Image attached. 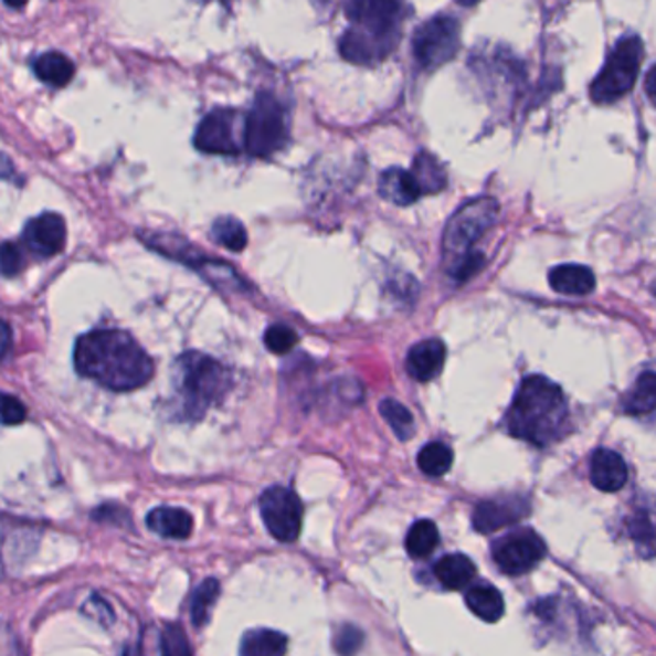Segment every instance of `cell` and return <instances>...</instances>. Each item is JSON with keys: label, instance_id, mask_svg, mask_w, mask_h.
I'll use <instances>...</instances> for the list:
<instances>
[{"label": "cell", "instance_id": "6da1fadb", "mask_svg": "<svg viewBox=\"0 0 656 656\" xmlns=\"http://www.w3.org/2000/svg\"><path fill=\"white\" fill-rule=\"evenodd\" d=\"M75 370L113 391H134L149 383L155 364L134 337L121 329H97L77 339Z\"/></svg>", "mask_w": 656, "mask_h": 656}, {"label": "cell", "instance_id": "7a4b0ae2", "mask_svg": "<svg viewBox=\"0 0 656 656\" xmlns=\"http://www.w3.org/2000/svg\"><path fill=\"white\" fill-rule=\"evenodd\" d=\"M349 30L339 39V53L357 66H375L395 51L403 35L401 0H345Z\"/></svg>", "mask_w": 656, "mask_h": 656}, {"label": "cell", "instance_id": "3957f363", "mask_svg": "<svg viewBox=\"0 0 656 656\" xmlns=\"http://www.w3.org/2000/svg\"><path fill=\"white\" fill-rule=\"evenodd\" d=\"M507 430L533 447H549L562 440L570 425L564 391L544 375H528L516 391L507 412Z\"/></svg>", "mask_w": 656, "mask_h": 656}, {"label": "cell", "instance_id": "277c9868", "mask_svg": "<svg viewBox=\"0 0 656 656\" xmlns=\"http://www.w3.org/2000/svg\"><path fill=\"white\" fill-rule=\"evenodd\" d=\"M230 388L232 375L225 366L209 355L186 352L173 366V412L183 422H199Z\"/></svg>", "mask_w": 656, "mask_h": 656}, {"label": "cell", "instance_id": "5b68a950", "mask_svg": "<svg viewBox=\"0 0 656 656\" xmlns=\"http://www.w3.org/2000/svg\"><path fill=\"white\" fill-rule=\"evenodd\" d=\"M643 41L637 35H624L614 45L603 70L591 83V100L595 105H612L634 89L642 70Z\"/></svg>", "mask_w": 656, "mask_h": 656}, {"label": "cell", "instance_id": "8992f818", "mask_svg": "<svg viewBox=\"0 0 656 656\" xmlns=\"http://www.w3.org/2000/svg\"><path fill=\"white\" fill-rule=\"evenodd\" d=\"M289 141V113L277 97L261 93L245 116L243 149L254 158H268Z\"/></svg>", "mask_w": 656, "mask_h": 656}, {"label": "cell", "instance_id": "52a82bcc", "mask_svg": "<svg viewBox=\"0 0 656 656\" xmlns=\"http://www.w3.org/2000/svg\"><path fill=\"white\" fill-rule=\"evenodd\" d=\"M497 216L499 202L491 197H477L456 210L443 233V254L448 266L461 261L466 254L474 253L472 246L484 237L487 230H491Z\"/></svg>", "mask_w": 656, "mask_h": 656}, {"label": "cell", "instance_id": "ba28073f", "mask_svg": "<svg viewBox=\"0 0 656 656\" xmlns=\"http://www.w3.org/2000/svg\"><path fill=\"white\" fill-rule=\"evenodd\" d=\"M461 46V23L453 15H433L422 23L412 39V53L417 64L432 72L455 59Z\"/></svg>", "mask_w": 656, "mask_h": 656}, {"label": "cell", "instance_id": "9c48e42d", "mask_svg": "<svg viewBox=\"0 0 656 656\" xmlns=\"http://www.w3.org/2000/svg\"><path fill=\"white\" fill-rule=\"evenodd\" d=\"M262 520L266 530L282 543H293L303 530V502L297 493L289 487H269L262 493L261 500Z\"/></svg>", "mask_w": 656, "mask_h": 656}, {"label": "cell", "instance_id": "30bf717a", "mask_svg": "<svg viewBox=\"0 0 656 656\" xmlns=\"http://www.w3.org/2000/svg\"><path fill=\"white\" fill-rule=\"evenodd\" d=\"M543 539L536 531H512L493 543V559L500 572L508 575L528 574L544 559Z\"/></svg>", "mask_w": 656, "mask_h": 656}, {"label": "cell", "instance_id": "8fae6325", "mask_svg": "<svg viewBox=\"0 0 656 656\" xmlns=\"http://www.w3.org/2000/svg\"><path fill=\"white\" fill-rule=\"evenodd\" d=\"M241 116L233 110H214L202 118L194 134V147L207 155H239L243 145L239 142L237 121Z\"/></svg>", "mask_w": 656, "mask_h": 656}, {"label": "cell", "instance_id": "7c38bea8", "mask_svg": "<svg viewBox=\"0 0 656 656\" xmlns=\"http://www.w3.org/2000/svg\"><path fill=\"white\" fill-rule=\"evenodd\" d=\"M23 243L41 258L62 253L66 246V222L60 214L45 212L33 218L23 230Z\"/></svg>", "mask_w": 656, "mask_h": 656}, {"label": "cell", "instance_id": "4fadbf2b", "mask_svg": "<svg viewBox=\"0 0 656 656\" xmlns=\"http://www.w3.org/2000/svg\"><path fill=\"white\" fill-rule=\"evenodd\" d=\"M528 512L530 507L520 497L482 500L474 510V528L479 533H493L505 526L522 520Z\"/></svg>", "mask_w": 656, "mask_h": 656}, {"label": "cell", "instance_id": "5bb4252c", "mask_svg": "<svg viewBox=\"0 0 656 656\" xmlns=\"http://www.w3.org/2000/svg\"><path fill=\"white\" fill-rule=\"evenodd\" d=\"M590 477L599 491H620L627 482L626 461L611 448H596L591 458Z\"/></svg>", "mask_w": 656, "mask_h": 656}, {"label": "cell", "instance_id": "9a60e30c", "mask_svg": "<svg viewBox=\"0 0 656 656\" xmlns=\"http://www.w3.org/2000/svg\"><path fill=\"white\" fill-rule=\"evenodd\" d=\"M447 349L440 339H425L414 345L406 357V370L416 381H430L443 370Z\"/></svg>", "mask_w": 656, "mask_h": 656}, {"label": "cell", "instance_id": "2e32d148", "mask_svg": "<svg viewBox=\"0 0 656 656\" xmlns=\"http://www.w3.org/2000/svg\"><path fill=\"white\" fill-rule=\"evenodd\" d=\"M378 189L385 201L399 207H409L424 197L414 173L404 168H389L381 173Z\"/></svg>", "mask_w": 656, "mask_h": 656}, {"label": "cell", "instance_id": "e0dca14e", "mask_svg": "<svg viewBox=\"0 0 656 656\" xmlns=\"http://www.w3.org/2000/svg\"><path fill=\"white\" fill-rule=\"evenodd\" d=\"M549 282L554 292L560 295H572V297L590 295L596 284L595 274L582 264H562L552 268Z\"/></svg>", "mask_w": 656, "mask_h": 656}, {"label": "cell", "instance_id": "ac0fdd59", "mask_svg": "<svg viewBox=\"0 0 656 656\" xmlns=\"http://www.w3.org/2000/svg\"><path fill=\"white\" fill-rule=\"evenodd\" d=\"M147 526L158 536L168 537V539H187L191 536L194 523L193 516L183 508L160 507L155 508L147 516Z\"/></svg>", "mask_w": 656, "mask_h": 656}, {"label": "cell", "instance_id": "d6986e66", "mask_svg": "<svg viewBox=\"0 0 656 656\" xmlns=\"http://www.w3.org/2000/svg\"><path fill=\"white\" fill-rule=\"evenodd\" d=\"M435 578L447 590H463L476 578V564L466 554H447L435 562Z\"/></svg>", "mask_w": 656, "mask_h": 656}, {"label": "cell", "instance_id": "ffe728a7", "mask_svg": "<svg viewBox=\"0 0 656 656\" xmlns=\"http://www.w3.org/2000/svg\"><path fill=\"white\" fill-rule=\"evenodd\" d=\"M466 604L477 618L495 624L502 618L505 614V599L500 595L499 590H495L493 585H474L468 593H466Z\"/></svg>", "mask_w": 656, "mask_h": 656}, {"label": "cell", "instance_id": "44dd1931", "mask_svg": "<svg viewBox=\"0 0 656 656\" xmlns=\"http://www.w3.org/2000/svg\"><path fill=\"white\" fill-rule=\"evenodd\" d=\"M656 406V378L653 370L643 372L637 381H635L634 388L627 391V395L624 396V403L622 409L629 416H645L655 411Z\"/></svg>", "mask_w": 656, "mask_h": 656}, {"label": "cell", "instance_id": "7402d4cb", "mask_svg": "<svg viewBox=\"0 0 656 656\" xmlns=\"http://www.w3.org/2000/svg\"><path fill=\"white\" fill-rule=\"evenodd\" d=\"M33 70L41 82L53 85V87H64L72 82L75 74L74 62L62 53L41 54L33 62Z\"/></svg>", "mask_w": 656, "mask_h": 656}, {"label": "cell", "instance_id": "603a6c76", "mask_svg": "<svg viewBox=\"0 0 656 656\" xmlns=\"http://www.w3.org/2000/svg\"><path fill=\"white\" fill-rule=\"evenodd\" d=\"M412 173L416 178L417 186L424 194L440 193L447 187V172L441 166L440 160L430 152H417L412 165Z\"/></svg>", "mask_w": 656, "mask_h": 656}, {"label": "cell", "instance_id": "cb8c5ba5", "mask_svg": "<svg viewBox=\"0 0 656 656\" xmlns=\"http://www.w3.org/2000/svg\"><path fill=\"white\" fill-rule=\"evenodd\" d=\"M287 653V637L274 629H253L243 637L241 655L282 656Z\"/></svg>", "mask_w": 656, "mask_h": 656}, {"label": "cell", "instance_id": "d4e9b609", "mask_svg": "<svg viewBox=\"0 0 656 656\" xmlns=\"http://www.w3.org/2000/svg\"><path fill=\"white\" fill-rule=\"evenodd\" d=\"M437 544H440V530L432 520H417L406 533V541H404L406 552L414 559L430 557Z\"/></svg>", "mask_w": 656, "mask_h": 656}, {"label": "cell", "instance_id": "484cf974", "mask_svg": "<svg viewBox=\"0 0 656 656\" xmlns=\"http://www.w3.org/2000/svg\"><path fill=\"white\" fill-rule=\"evenodd\" d=\"M453 466V451L441 441H433L417 453V468L425 476H445Z\"/></svg>", "mask_w": 656, "mask_h": 656}, {"label": "cell", "instance_id": "4316f807", "mask_svg": "<svg viewBox=\"0 0 656 656\" xmlns=\"http://www.w3.org/2000/svg\"><path fill=\"white\" fill-rule=\"evenodd\" d=\"M381 416L385 417V422L391 425V430L401 441L411 440L412 435L416 433L414 427V416L412 412L393 399H385L380 403Z\"/></svg>", "mask_w": 656, "mask_h": 656}, {"label": "cell", "instance_id": "83f0119b", "mask_svg": "<svg viewBox=\"0 0 656 656\" xmlns=\"http://www.w3.org/2000/svg\"><path fill=\"white\" fill-rule=\"evenodd\" d=\"M212 237L233 253H241L248 241L245 225L241 224L237 218L232 216L218 218L212 225Z\"/></svg>", "mask_w": 656, "mask_h": 656}, {"label": "cell", "instance_id": "f1b7e54d", "mask_svg": "<svg viewBox=\"0 0 656 656\" xmlns=\"http://www.w3.org/2000/svg\"><path fill=\"white\" fill-rule=\"evenodd\" d=\"M218 595H220V583L214 578H209L207 582L199 585V590L194 591L193 601H191V620L194 626H207Z\"/></svg>", "mask_w": 656, "mask_h": 656}, {"label": "cell", "instance_id": "f546056e", "mask_svg": "<svg viewBox=\"0 0 656 656\" xmlns=\"http://www.w3.org/2000/svg\"><path fill=\"white\" fill-rule=\"evenodd\" d=\"M264 343L268 347V351L274 352V355H287L297 347L298 336L295 334V329L289 328V326L276 324V326L266 329Z\"/></svg>", "mask_w": 656, "mask_h": 656}, {"label": "cell", "instance_id": "4dcf8cb0", "mask_svg": "<svg viewBox=\"0 0 656 656\" xmlns=\"http://www.w3.org/2000/svg\"><path fill=\"white\" fill-rule=\"evenodd\" d=\"M629 533L634 537V541L639 547V552H643V557L650 559L653 549H655V537H653V522H650L649 512L642 510V512L634 516V522L629 526Z\"/></svg>", "mask_w": 656, "mask_h": 656}, {"label": "cell", "instance_id": "1f68e13d", "mask_svg": "<svg viewBox=\"0 0 656 656\" xmlns=\"http://www.w3.org/2000/svg\"><path fill=\"white\" fill-rule=\"evenodd\" d=\"M25 268V256H23L20 245L12 241H7L0 245V272L4 276H18Z\"/></svg>", "mask_w": 656, "mask_h": 656}, {"label": "cell", "instance_id": "d6a6232c", "mask_svg": "<svg viewBox=\"0 0 656 656\" xmlns=\"http://www.w3.org/2000/svg\"><path fill=\"white\" fill-rule=\"evenodd\" d=\"M28 417V411L20 399L0 393V424L18 425Z\"/></svg>", "mask_w": 656, "mask_h": 656}, {"label": "cell", "instance_id": "836d02e7", "mask_svg": "<svg viewBox=\"0 0 656 656\" xmlns=\"http://www.w3.org/2000/svg\"><path fill=\"white\" fill-rule=\"evenodd\" d=\"M162 653L165 655H191L193 653L181 627H166L165 634H162Z\"/></svg>", "mask_w": 656, "mask_h": 656}, {"label": "cell", "instance_id": "e575fe53", "mask_svg": "<svg viewBox=\"0 0 656 656\" xmlns=\"http://www.w3.org/2000/svg\"><path fill=\"white\" fill-rule=\"evenodd\" d=\"M362 643V634L358 632L357 627H343V632L337 635V650L339 653H355Z\"/></svg>", "mask_w": 656, "mask_h": 656}, {"label": "cell", "instance_id": "d590c367", "mask_svg": "<svg viewBox=\"0 0 656 656\" xmlns=\"http://www.w3.org/2000/svg\"><path fill=\"white\" fill-rule=\"evenodd\" d=\"M10 347H12V329L7 321L0 320V360L7 357Z\"/></svg>", "mask_w": 656, "mask_h": 656}, {"label": "cell", "instance_id": "8d00e7d4", "mask_svg": "<svg viewBox=\"0 0 656 656\" xmlns=\"http://www.w3.org/2000/svg\"><path fill=\"white\" fill-rule=\"evenodd\" d=\"M0 178L15 181V168L7 155H0Z\"/></svg>", "mask_w": 656, "mask_h": 656}, {"label": "cell", "instance_id": "74e56055", "mask_svg": "<svg viewBox=\"0 0 656 656\" xmlns=\"http://www.w3.org/2000/svg\"><path fill=\"white\" fill-rule=\"evenodd\" d=\"M653 85H655V67H650L649 74H647V97H649L650 103H653V98H655V89H653Z\"/></svg>", "mask_w": 656, "mask_h": 656}, {"label": "cell", "instance_id": "f35d334b", "mask_svg": "<svg viewBox=\"0 0 656 656\" xmlns=\"http://www.w3.org/2000/svg\"><path fill=\"white\" fill-rule=\"evenodd\" d=\"M4 4L10 8H23L28 4V0H4Z\"/></svg>", "mask_w": 656, "mask_h": 656}, {"label": "cell", "instance_id": "ab89813d", "mask_svg": "<svg viewBox=\"0 0 656 656\" xmlns=\"http://www.w3.org/2000/svg\"><path fill=\"white\" fill-rule=\"evenodd\" d=\"M458 2H461L463 7H474V4H477L479 0H458Z\"/></svg>", "mask_w": 656, "mask_h": 656}, {"label": "cell", "instance_id": "60d3db41", "mask_svg": "<svg viewBox=\"0 0 656 656\" xmlns=\"http://www.w3.org/2000/svg\"><path fill=\"white\" fill-rule=\"evenodd\" d=\"M314 2H316V4H318V7H326V4H328L329 0H314Z\"/></svg>", "mask_w": 656, "mask_h": 656}]
</instances>
